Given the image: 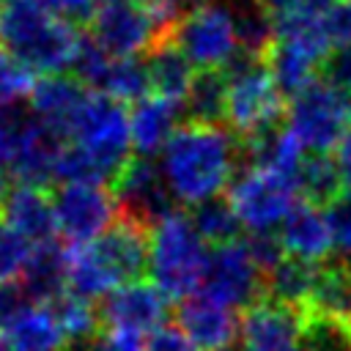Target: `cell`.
<instances>
[{
	"instance_id": "obj_44",
	"label": "cell",
	"mask_w": 351,
	"mask_h": 351,
	"mask_svg": "<svg viewBox=\"0 0 351 351\" xmlns=\"http://www.w3.org/2000/svg\"><path fill=\"white\" fill-rule=\"evenodd\" d=\"M0 351H8V348H5V343H3V340H0Z\"/></svg>"
},
{
	"instance_id": "obj_16",
	"label": "cell",
	"mask_w": 351,
	"mask_h": 351,
	"mask_svg": "<svg viewBox=\"0 0 351 351\" xmlns=\"http://www.w3.org/2000/svg\"><path fill=\"white\" fill-rule=\"evenodd\" d=\"M176 318L197 351H236L239 346L241 337L239 310L211 299L203 291L178 302Z\"/></svg>"
},
{
	"instance_id": "obj_32",
	"label": "cell",
	"mask_w": 351,
	"mask_h": 351,
	"mask_svg": "<svg viewBox=\"0 0 351 351\" xmlns=\"http://www.w3.org/2000/svg\"><path fill=\"white\" fill-rule=\"evenodd\" d=\"M52 310L58 315V324H60L69 346L71 343H85V340L96 337L99 329H101L99 307H93V302H85V299H80L69 291L52 302Z\"/></svg>"
},
{
	"instance_id": "obj_18",
	"label": "cell",
	"mask_w": 351,
	"mask_h": 351,
	"mask_svg": "<svg viewBox=\"0 0 351 351\" xmlns=\"http://www.w3.org/2000/svg\"><path fill=\"white\" fill-rule=\"evenodd\" d=\"M277 236H280L285 255L307 261V263H324L335 252L326 208L304 197L291 208L285 222L277 228Z\"/></svg>"
},
{
	"instance_id": "obj_22",
	"label": "cell",
	"mask_w": 351,
	"mask_h": 351,
	"mask_svg": "<svg viewBox=\"0 0 351 351\" xmlns=\"http://www.w3.org/2000/svg\"><path fill=\"white\" fill-rule=\"evenodd\" d=\"M241 154L247 156V167L274 170L293 178H299V170L304 165V148L285 123H277L271 129H263L241 140Z\"/></svg>"
},
{
	"instance_id": "obj_25",
	"label": "cell",
	"mask_w": 351,
	"mask_h": 351,
	"mask_svg": "<svg viewBox=\"0 0 351 351\" xmlns=\"http://www.w3.org/2000/svg\"><path fill=\"white\" fill-rule=\"evenodd\" d=\"M304 313L351 324V261H324L318 266Z\"/></svg>"
},
{
	"instance_id": "obj_14",
	"label": "cell",
	"mask_w": 351,
	"mask_h": 351,
	"mask_svg": "<svg viewBox=\"0 0 351 351\" xmlns=\"http://www.w3.org/2000/svg\"><path fill=\"white\" fill-rule=\"evenodd\" d=\"M167 313H170V299L151 280L126 282L99 302L101 326L137 332L143 337L165 326Z\"/></svg>"
},
{
	"instance_id": "obj_33",
	"label": "cell",
	"mask_w": 351,
	"mask_h": 351,
	"mask_svg": "<svg viewBox=\"0 0 351 351\" xmlns=\"http://www.w3.org/2000/svg\"><path fill=\"white\" fill-rule=\"evenodd\" d=\"M36 244L27 241L16 228H11L0 217V285L19 282L30 258H33Z\"/></svg>"
},
{
	"instance_id": "obj_5",
	"label": "cell",
	"mask_w": 351,
	"mask_h": 351,
	"mask_svg": "<svg viewBox=\"0 0 351 351\" xmlns=\"http://www.w3.org/2000/svg\"><path fill=\"white\" fill-rule=\"evenodd\" d=\"M225 80H228L225 123L239 140H247L282 121L285 96L277 88L266 58L239 55L225 69Z\"/></svg>"
},
{
	"instance_id": "obj_10",
	"label": "cell",
	"mask_w": 351,
	"mask_h": 351,
	"mask_svg": "<svg viewBox=\"0 0 351 351\" xmlns=\"http://www.w3.org/2000/svg\"><path fill=\"white\" fill-rule=\"evenodd\" d=\"M88 27L110 58H140L170 38L154 8L134 0H101Z\"/></svg>"
},
{
	"instance_id": "obj_17",
	"label": "cell",
	"mask_w": 351,
	"mask_h": 351,
	"mask_svg": "<svg viewBox=\"0 0 351 351\" xmlns=\"http://www.w3.org/2000/svg\"><path fill=\"white\" fill-rule=\"evenodd\" d=\"M66 140L41 123L33 115H22L14 137V156H11V176L16 184L44 186L55 181V167L60 159Z\"/></svg>"
},
{
	"instance_id": "obj_36",
	"label": "cell",
	"mask_w": 351,
	"mask_h": 351,
	"mask_svg": "<svg viewBox=\"0 0 351 351\" xmlns=\"http://www.w3.org/2000/svg\"><path fill=\"white\" fill-rule=\"evenodd\" d=\"M36 3L69 25H90V19L99 8L96 0H36Z\"/></svg>"
},
{
	"instance_id": "obj_23",
	"label": "cell",
	"mask_w": 351,
	"mask_h": 351,
	"mask_svg": "<svg viewBox=\"0 0 351 351\" xmlns=\"http://www.w3.org/2000/svg\"><path fill=\"white\" fill-rule=\"evenodd\" d=\"M8 351H66L69 340L58 324L52 304L25 307L0 335Z\"/></svg>"
},
{
	"instance_id": "obj_45",
	"label": "cell",
	"mask_w": 351,
	"mask_h": 351,
	"mask_svg": "<svg viewBox=\"0 0 351 351\" xmlns=\"http://www.w3.org/2000/svg\"><path fill=\"white\" fill-rule=\"evenodd\" d=\"M0 3H14V0H0Z\"/></svg>"
},
{
	"instance_id": "obj_38",
	"label": "cell",
	"mask_w": 351,
	"mask_h": 351,
	"mask_svg": "<svg viewBox=\"0 0 351 351\" xmlns=\"http://www.w3.org/2000/svg\"><path fill=\"white\" fill-rule=\"evenodd\" d=\"M145 351H197L178 324H165L145 337Z\"/></svg>"
},
{
	"instance_id": "obj_20",
	"label": "cell",
	"mask_w": 351,
	"mask_h": 351,
	"mask_svg": "<svg viewBox=\"0 0 351 351\" xmlns=\"http://www.w3.org/2000/svg\"><path fill=\"white\" fill-rule=\"evenodd\" d=\"M0 217L33 244H47L58 239L52 195H47L44 186L14 184L0 208Z\"/></svg>"
},
{
	"instance_id": "obj_37",
	"label": "cell",
	"mask_w": 351,
	"mask_h": 351,
	"mask_svg": "<svg viewBox=\"0 0 351 351\" xmlns=\"http://www.w3.org/2000/svg\"><path fill=\"white\" fill-rule=\"evenodd\" d=\"M321 80L351 96V47H335L321 69Z\"/></svg>"
},
{
	"instance_id": "obj_8",
	"label": "cell",
	"mask_w": 351,
	"mask_h": 351,
	"mask_svg": "<svg viewBox=\"0 0 351 351\" xmlns=\"http://www.w3.org/2000/svg\"><path fill=\"white\" fill-rule=\"evenodd\" d=\"M299 200V178L261 167L239 170L228 186V203L247 233H277Z\"/></svg>"
},
{
	"instance_id": "obj_43",
	"label": "cell",
	"mask_w": 351,
	"mask_h": 351,
	"mask_svg": "<svg viewBox=\"0 0 351 351\" xmlns=\"http://www.w3.org/2000/svg\"><path fill=\"white\" fill-rule=\"evenodd\" d=\"M134 3H145L148 5V3H156V0H134Z\"/></svg>"
},
{
	"instance_id": "obj_30",
	"label": "cell",
	"mask_w": 351,
	"mask_h": 351,
	"mask_svg": "<svg viewBox=\"0 0 351 351\" xmlns=\"http://www.w3.org/2000/svg\"><path fill=\"white\" fill-rule=\"evenodd\" d=\"M93 90L107 93L123 104H134V101L145 99L151 93L145 58H110V63Z\"/></svg>"
},
{
	"instance_id": "obj_41",
	"label": "cell",
	"mask_w": 351,
	"mask_h": 351,
	"mask_svg": "<svg viewBox=\"0 0 351 351\" xmlns=\"http://www.w3.org/2000/svg\"><path fill=\"white\" fill-rule=\"evenodd\" d=\"M337 162H340V170H343V181H346V195L351 197V129L343 140V145L337 148Z\"/></svg>"
},
{
	"instance_id": "obj_21",
	"label": "cell",
	"mask_w": 351,
	"mask_h": 351,
	"mask_svg": "<svg viewBox=\"0 0 351 351\" xmlns=\"http://www.w3.org/2000/svg\"><path fill=\"white\" fill-rule=\"evenodd\" d=\"M88 88L74 80L71 74H49L33 82V90L27 96L33 118L55 129L63 140L69 134V126L74 121V112L80 110Z\"/></svg>"
},
{
	"instance_id": "obj_35",
	"label": "cell",
	"mask_w": 351,
	"mask_h": 351,
	"mask_svg": "<svg viewBox=\"0 0 351 351\" xmlns=\"http://www.w3.org/2000/svg\"><path fill=\"white\" fill-rule=\"evenodd\" d=\"M326 217H329V228H332L335 252L343 261H351V197L343 195L340 200L326 206Z\"/></svg>"
},
{
	"instance_id": "obj_2",
	"label": "cell",
	"mask_w": 351,
	"mask_h": 351,
	"mask_svg": "<svg viewBox=\"0 0 351 351\" xmlns=\"http://www.w3.org/2000/svg\"><path fill=\"white\" fill-rule=\"evenodd\" d=\"M148 236L145 225L118 217L96 241L69 247L66 291L85 302H101L115 288L143 280L148 271Z\"/></svg>"
},
{
	"instance_id": "obj_31",
	"label": "cell",
	"mask_w": 351,
	"mask_h": 351,
	"mask_svg": "<svg viewBox=\"0 0 351 351\" xmlns=\"http://www.w3.org/2000/svg\"><path fill=\"white\" fill-rule=\"evenodd\" d=\"M189 219L197 228V233L206 239V244H211V247L236 241L239 230H241V222H239L233 206L222 197H214V200H206V203L195 206L189 211Z\"/></svg>"
},
{
	"instance_id": "obj_24",
	"label": "cell",
	"mask_w": 351,
	"mask_h": 351,
	"mask_svg": "<svg viewBox=\"0 0 351 351\" xmlns=\"http://www.w3.org/2000/svg\"><path fill=\"white\" fill-rule=\"evenodd\" d=\"M69 277V247L55 241L36 244L33 258L22 274V288L33 304H52L58 296L66 293Z\"/></svg>"
},
{
	"instance_id": "obj_11",
	"label": "cell",
	"mask_w": 351,
	"mask_h": 351,
	"mask_svg": "<svg viewBox=\"0 0 351 351\" xmlns=\"http://www.w3.org/2000/svg\"><path fill=\"white\" fill-rule=\"evenodd\" d=\"M52 208L58 239L69 247L96 241L121 217L118 197L104 184H58L52 192Z\"/></svg>"
},
{
	"instance_id": "obj_13",
	"label": "cell",
	"mask_w": 351,
	"mask_h": 351,
	"mask_svg": "<svg viewBox=\"0 0 351 351\" xmlns=\"http://www.w3.org/2000/svg\"><path fill=\"white\" fill-rule=\"evenodd\" d=\"M112 192L118 197L121 206V217H129L140 225H145L148 230L167 217L170 211H176V200L165 184V176L159 170V162L151 156H132L123 170L118 173V178L112 181Z\"/></svg>"
},
{
	"instance_id": "obj_6",
	"label": "cell",
	"mask_w": 351,
	"mask_h": 351,
	"mask_svg": "<svg viewBox=\"0 0 351 351\" xmlns=\"http://www.w3.org/2000/svg\"><path fill=\"white\" fill-rule=\"evenodd\" d=\"M66 140L82 148L107 173L112 184L134 151L132 129H129V110L123 107V101L88 88L80 110L74 112Z\"/></svg>"
},
{
	"instance_id": "obj_27",
	"label": "cell",
	"mask_w": 351,
	"mask_h": 351,
	"mask_svg": "<svg viewBox=\"0 0 351 351\" xmlns=\"http://www.w3.org/2000/svg\"><path fill=\"white\" fill-rule=\"evenodd\" d=\"M181 107L186 123L219 126V121H225V107H228L225 71H197Z\"/></svg>"
},
{
	"instance_id": "obj_29",
	"label": "cell",
	"mask_w": 351,
	"mask_h": 351,
	"mask_svg": "<svg viewBox=\"0 0 351 351\" xmlns=\"http://www.w3.org/2000/svg\"><path fill=\"white\" fill-rule=\"evenodd\" d=\"M299 189L302 197L318 206H332L346 195L343 170L335 154H310L304 156V165L299 170Z\"/></svg>"
},
{
	"instance_id": "obj_34",
	"label": "cell",
	"mask_w": 351,
	"mask_h": 351,
	"mask_svg": "<svg viewBox=\"0 0 351 351\" xmlns=\"http://www.w3.org/2000/svg\"><path fill=\"white\" fill-rule=\"evenodd\" d=\"M33 74L0 47V110H11L33 90Z\"/></svg>"
},
{
	"instance_id": "obj_39",
	"label": "cell",
	"mask_w": 351,
	"mask_h": 351,
	"mask_svg": "<svg viewBox=\"0 0 351 351\" xmlns=\"http://www.w3.org/2000/svg\"><path fill=\"white\" fill-rule=\"evenodd\" d=\"M326 30L335 47H351V0H340L329 19H326Z\"/></svg>"
},
{
	"instance_id": "obj_4",
	"label": "cell",
	"mask_w": 351,
	"mask_h": 351,
	"mask_svg": "<svg viewBox=\"0 0 351 351\" xmlns=\"http://www.w3.org/2000/svg\"><path fill=\"white\" fill-rule=\"evenodd\" d=\"M208 244L192 225L189 214L170 211L148 236V274L151 282L170 299L184 302L203 288L208 263Z\"/></svg>"
},
{
	"instance_id": "obj_28",
	"label": "cell",
	"mask_w": 351,
	"mask_h": 351,
	"mask_svg": "<svg viewBox=\"0 0 351 351\" xmlns=\"http://www.w3.org/2000/svg\"><path fill=\"white\" fill-rule=\"evenodd\" d=\"M318 266L321 263H307V261L285 255L277 266H271L266 271V296L263 299L304 310L313 282H315V274H318Z\"/></svg>"
},
{
	"instance_id": "obj_40",
	"label": "cell",
	"mask_w": 351,
	"mask_h": 351,
	"mask_svg": "<svg viewBox=\"0 0 351 351\" xmlns=\"http://www.w3.org/2000/svg\"><path fill=\"white\" fill-rule=\"evenodd\" d=\"M19 118L14 110H0V170L11 173V156H14V137ZM14 178V176H11Z\"/></svg>"
},
{
	"instance_id": "obj_1",
	"label": "cell",
	"mask_w": 351,
	"mask_h": 351,
	"mask_svg": "<svg viewBox=\"0 0 351 351\" xmlns=\"http://www.w3.org/2000/svg\"><path fill=\"white\" fill-rule=\"evenodd\" d=\"M241 140L225 126L181 123L159 154V170L176 203L200 206L219 197L239 173Z\"/></svg>"
},
{
	"instance_id": "obj_9",
	"label": "cell",
	"mask_w": 351,
	"mask_h": 351,
	"mask_svg": "<svg viewBox=\"0 0 351 351\" xmlns=\"http://www.w3.org/2000/svg\"><path fill=\"white\" fill-rule=\"evenodd\" d=\"M173 41L197 71H225L241 55L233 14L222 0L184 14L173 30Z\"/></svg>"
},
{
	"instance_id": "obj_7",
	"label": "cell",
	"mask_w": 351,
	"mask_h": 351,
	"mask_svg": "<svg viewBox=\"0 0 351 351\" xmlns=\"http://www.w3.org/2000/svg\"><path fill=\"white\" fill-rule=\"evenodd\" d=\"M285 126L307 154H335L351 129V96L315 80L285 110Z\"/></svg>"
},
{
	"instance_id": "obj_46",
	"label": "cell",
	"mask_w": 351,
	"mask_h": 351,
	"mask_svg": "<svg viewBox=\"0 0 351 351\" xmlns=\"http://www.w3.org/2000/svg\"><path fill=\"white\" fill-rule=\"evenodd\" d=\"M0 11H3V8H0Z\"/></svg>"
},
{
	"instance_id": "obj_3",
	"label": "cell",
	"mask_w": 351,
	"mask_h": 351,
	"mask_svg": "<svg viewBox=\"0 0 351 351\" xmlns=\"http://www.w3.org/2000/svg\"><path fill=\"white\" fill-rule=\"evenodd\" d=\"M82 33L52 16L36 0H14L0 11V47L30 74H63L71 69Z\"/></svg>"
},
{
	"instance_id": "obj_12",
	"label": "cell",
	"mask_w": 351,
	"mask_h": 351,
	"mask_svg": "<svg viewBox=\"0 0 351 351\" xmlns=\"http://www.w3.org/2000/svg\"><path fill=\"white\" fill-rule=\"evenodd\" d=\"M200 291L233 310H250L266 296V274L252 258L247 241L236 239L211 247Z\"/></svg>"
},
{
	"instance_id": "obj_42",
	"label": "cell",
	"mask_w": 351,
	"mask_h": 351,
	"mask_svg": "<svg viewBox=\"0 0 351 351\" xmlns=\"http://www.w3.org/2000/svg\"><path fill=\"white\" fill-rule=\"evenodd\" d=\"M173 3H176V8H178L181 14H189V11L203 8V5H208V3H217V0H173Z\"/></svg>"
},
{
	"instance_id": "obj_26",
	"label": "cell",
	"mask_w": 351,
	"mask_h": 351,
	"mask_svg": "<svg viewBox=\"0 0 351 351\" xmlns=\"http://www.w3.org/2000/svg\"><path fill=\"white\" fill-rule=\"evenodd\" d=\"M145 66H148V80H151V93L173 99V101H184L192 80H195V66L189 63V58L176 47L173 36L159 41L148 55H145Z\"/></svg>"
},
{
	"instance_id": "obj_19",
	"label": "cell",
	"mask_w": 351,
	"mask_h": 351,
	"mask_svg": "<svg viewBox=\"0 0 351 351\" xmlns=\"http://www.w3.org/2000/svg\"><path fill=\"white\" fill-rule=\"evenodd\" d=\"M184 118L181 101L148 93L145 99L134 101L129 110V129H132V148L137 156H159L170 137L178 132V121Z\"/></svg>"
},
{
	"instance_id": "obj_15",
	"label": "cell",
	"mask_w": 351,
	"mask_h": 351,
	"mask_svg": "<svg viewBox=\"0 0 351 351\" xmlns=\"http://www.w3.org/2000/svg\"><path fill=\"white\" fill-rule=\"evenodd\" d=\"M302 332L304 310L261 299L241 315L236 351H302Z\"/></svg>"
}]
</instances>
